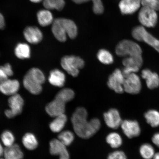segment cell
<instances>
[{"label": "cell", "mask_w": 159, "mask_h": 159, "mask_svg": "<svg viewBox=\"0 0 159 159\" xmlns=\"http://www.w3.org/2000/svg\"><path fill=\"white\" fill-rule=\"evenodd\" d=\"M87 112L83 107H79L75 110L71 118L73 128L75 134L80 138L88 139L98 132L101 127L100 120L93 118L87 120Z\"/></svg>", "instance_id": "obj_1"}, {"label": "cell", "mask_w": 159, "mask_h": 159, "mask_svg": "<svg viewBox=\"0 0 159 159\" xmlns=\"http://www.w3.org/2000/svg\"><path fill=\"white\" fill-rule=\"evenodd\" d=\"M116 53L119 57H143L140 46L130 40L125 39L119 43L116 47Z\"/></svg>", "instance_id": "obj_4"}, {"label": "cell", "mask_w": 159, "mask_h": 159, "mask_svg": "<svg viewBox=\"0 0 159 159\" xmlns=\"http://www.w3.org/2000/svg\"><path fill=\"white\" fill-rule=\"evenodd\" d=\"M23 144L28 150H35L38 146V142L35 135L30 133H27L22 139Z\"/></svg>", "instance_id": "obj_26"}, {"label": "cell", "mask_w": 159, "mask_h": 159, "mask_svg": "<svg viewBox=\"0 0 159 159\" xmlns=\"http://www.w3.org/2000/svg\"><path fill=\"white\" fill-rule=\"evenodd\" d=\"M61 65L62 68L73 77H77L80 69L83 68L84 62L83 59L75 56H66L61 59Z\"/></svg>", "instance_id": "obj_6"}, {"label": "cell", "mask_w": 159, "mask_h": 159, "mask_svg": "<svg viewBox=\"0 0 159 159\" xmlns=\"http://www.w3.org/2000/svg\"><path fill=\"white\" fill-rule=\"evenodd\" d=\"M142 0H121L119 7L123 15H132L140 9Z\"/></svg>", "instance_id": "obj_15"}, {"label": "cell", "mask_w": 159, "mask_h": 159, "mask_svg": "<svg viewBox=\"0 0 159 159\" xmlns=\"http://www.w3.org/2000/svg\"><path fill=\"white\" fill-rule=\"evenodd\" d=\"M107 143L111 148H118L122 144V139L120 135L116 132H112L109 134L106 138Z\"/></svg>", "instance_id": "obj_29"}, {"label": "cell", "mask_w": 159, "mask_h": 159, "mask_svg": "<svg viewBox=\"0 0 159 159\" xmlns=\"http://www.w3.org/2000/svg\"><path fill=\"white\" fill-rule=\"evenodd\" d=\"M139 152L141 157L144 159H152L156 153L153 146L148 143L141 145Z\"/></svg>", "instance_id": "obj_27"}, {"label": "cell", "mask_w": 159, "mask_h": 159, "mask_svg": "<svg viewBox=\"0 0 159 159\" xmlns=\"http://www.w3.org/2000/svg\"><path fill=\"white\" fill-rule=\"evenodd\" d=\"M152 159H159V152L156 153Z\"/></svg>", "instance_id": "obj_44"}, {"label": "cell", "mask_w": 159, "mask_h": 159, "mask_svg": "<svg viewBox=\"0 0 159 159\" xmlns=\"http://www.w3.org/2000/svg\"><path fill=\"white\" fill-rule=\"evenodd\" d=\"M8 104L10 108L5 111V115L8 118H13L21 113L24 101L21 95L17 93L10 97Z\"/></svg>", "instance_id": "obj_8"}, {"label": "cell", "mask_w": 159, "mask_h": 159, "mask_svg": "<svg viewBox=\"0 0 159 159\" xmlns=\"http://www.w3.org/2000/svg\"><path fill=\"white\" fill-rule=\"evenodd\" d=\"M138 19L141 25L145 28H154L158 23V14L155 10L142 7L139 12Z\"/></svg>", "instance_id": "obj_7"}, {"label": "cell", "mask_w": 159, "mask_h": 159, "mask_svg": "<svg viewBox=\"0 0 159 159\" xmlns=\"http://www.w3.org/2000/svg\"><path fill=\"white\" fill-rule=\"evenodd\" d=\"M143 57H126L123 59L122 63L125 67L134 66L141 68L143 64Z\"/></svg>", "instance_id": "obj_32"}, {"label": "cell", "mask_w": 159, "mask_h": 159, "mask_svg": "<svg viewBox=\"0 0 159 159\" xmlns=\"http://www.w3.org/2000/svg\"><path fill=\"white\" fill-rule=\"evenodd\" d=\"M125 77L122 71L117 69L109 77L108 85L115 92L122 94L124 92V85Z\"/></svg>", "instance_id": "obj_10"}, {"label": "cell", "mask_w": 159, "mask_h": 159, "mask_svg": "<svg viewBox=\"0 0 159 159\" xmlns=\"http://www.w3.org/2000/svg\"><path fill=\"white\" fill-rule=\"evenodd\" d=\"M50 152L53 156H59V159H70V156L66 146L58 139L52 140L49 144Z\"/></svg>", "instance_id": "obj_13"}, {"label": "cell", "mask_w": 159, "mask_h": 159, "mask_svg": "<svg viewBox=\"0 0 159 159\" xmlns=\"http://www.w3.org/2000/svg\"><path fill=\"white\" fill-rule=\"evenodd\" d=\"M152 140L153 143L159 148V132L156 133L153 135Z\"/></svg>", "instance_id": "obj_39"}, {"label": "cell", "mask_w": 159, "mask_h": 159, "mask_svg": "<svg viewBox=\"0 0 159 159\" xmlns=\"http://www.w3.org/2000/svg\"><path fill=\"white\" fill-rule=\"evenodd\" d=\"M72 1L75 3L80 4L86 2L90 1V0H72Z\"/></svg>", "instance_id": "obj_41"}, {"label": "cell", "mask_w": 159, "mask_h": 159, "mask_svg": "<svg viewBox=\"0 0 159 159\" xmlns=\"http://www.w3.org/2000/svg\"><path fill=\"white\" fill-rule=\"evenodd\" d=\"M74 97L75 93L72 89H62L57 93L54 99L46 106L45 111L50 116L54 118L65 114L66 104L72 100Z\"/></svg>", "instance_id": "obj_2"}, {"label": "cell", "mask_w": 159, "mask_h": 159, "mask_svg": "<svg viewBox=\"0 0 159 159\" xmlns=\"http://www.w3.org/2000/svg\"><path fill=\"white\" fill-rule=\"evenodd\" d=\"M141 76L146 81V86L150 89H154L159 86V75L156 72L149 69H145L142 71Z\"/></svg>", "instance_id": "obj_17"}, {"label": "cell", "mask_w": 159, "mask_h": 159, "mask_svg": "<svg viewBox=\"0 0 159 159\" xmlns=\"http://www.w3.org/2000/svg\"><path fill=\"white\" fill-rule=\"evenodd\" d=\"M5 27V21L4 17L0 13V29H3Z\"/></svg>", "instance_id": "obj_40"}, {"label": "cell", "mask_w": 159, "mask_h": 159, "mask_svg": "<svg viewBox=\"0 0 159 159\" xmlns=\"http://www.w3.org/2000/svg\"><path fill=\"white\" fill-rule=\"evenodd\" d=\"M125 92L131 94H139L142 89L141 79L136 73H132L125 77L124 85Z\"/></svg>", "instance_id": "obj_9"}, {"label": "cell", "mask_w": 159, "mask_h": 159, "mask_svg": "<svg viewBox=\"0 0 159 159\" xmlns=\"http://www.w3.org/2000/svg\"><path fill=\"white\" fill-rule=\"evenodd\" d=\"M52 32L56 39L61 42L67 39V34L61 22V18L55 19L52 24Z\"/></svg>", "instance_id": "obj_18"}, {"label": "cell", "mask_w": 159, "mask_h": 159, "mask_svg": "<svg viewBox=\"0 0 159 159\" xmlns=\"http://www.w3.org/2000/svg\"><path fill=\"white\" fill-rule=\"evenodd\" d=\"M45 80L42 71L34 67L27 71L24 77L23 84L25 88L31 94L39 95L42 91V85Z\"/></svg>", "instance_id": "obj_3"}, {"label": "cell", "mask_w": 159, "mask_h": 159, "mask_svg": "<svg viewBox=\"0 0 159 159\" xmlns=\"http://www.w3.org/2000/svg\"><path fill=\"white\" fill-rule=\"evenodd\" d=\"M37 16L39 25L43 27L52 24L54 20L52 13L50 10L46 9L40 10Z\"/></svg>", "instance_id": "obj_20"}, {"label": "cell", "mask_w": 159, "mask_h": 159, "mask_svg": "<svg viewBox=\"0 0 159 159\" xmlns=\"http://www.w3.org/2000/svg\"><path fill=\"white\" fill-rule=\"evenodd\" d=\"M20 86L19 81L17 80L8 79L0 82V92L5 95L11 96L17 94Z\"/></svg>", "instance_id": "obj_16"}, {"label": "cell", "mask_w": 159, "mask_h": 159, "mask_svg": "<svg viewBox=\"0 0 159 159\" xmlns=\"http://www.w3.org/2000/svg\"><path fill=\"white\" fill-rule=\"evenodd\" d=\"M97 57L99 61L105 65L112 64L114 61L113 56L106 49L100 50L97 53Z\"/></svg>", "instance_id": "obj_30"}, {"label": "cell", "mask_w": 159, "mask_h": 159, "mask_svg": "<svg viewBox=\"0 0 159 159\" xmlns=\"http://www.w3.org/2000/svg\"><path fill=\"white\" fill-rule=\"evenodd\" d=\"M65 4L64 0H43V5L45 9L57 10L61 11L64 8Z\"/></svg>", "instance_id": "obj_28"}, {"label": "cell", "mask_w": 159, "mask_h": 159, "mask_svg": "<svg viewBox=\"0 0 159 159\" xmlns=\"http://www.w3.org/2000/svg\"><path fill=\"white\" fill-rule=\"evenodd\" d=\"M108 159H127L126 154L121 151H116L109 155Z\"/></svg>", "instance_id": "obj_37"}, {"label": "cell", "mask_w": 159, "mask_h": 159, "mask_svg": "<svg viewBox=\"0 0 159 159\" xmlns=\"http://www.w3.org/2000/svg\"><path fill=\"white\" fill-rule=\"evenodd\" d=\"M142 6L159 11V0H142Z\"/></svg>", "instance_id": "obj_35"}, {"label": "cell", "mask_w": 159, "mask_h": 159, "mask_svg": "<svg viewBox=\"0 0 159 159\" xmlns=\"http://www.w3.org/2000/svg\"><path fill=\"white\" fill-rule=\"evenodd\" d=\"M123 132L129 138L138 137L141 134V128L138 121L126 120L123 121L121 125Z\"/></svg>", "instance_id": "obj_11"}, {"label": "cell", "mask_w": 159, "mask_h": 159, "mask_svg": "<svg viewBox=\"0 0 159 159\" xmlns=\"http://www.w3.org/2000/svg\"><path fill=\"white\" fill-rule=\"evenodd\" d=\"M75 136L72 132L69 130L63 131L60 133L58 139L65 146L70 145L74 141Z\"/></svg>", "instance_id": "obj_31"}, {"label": "cell", "mask_w": 159, "mask_h": 159, "mask_svg": "<svg viewBox=\"0 0 159 159\" xmlns=\"http://www.w3.org/2000/svg\"><path fill=\"white\" fill-rule=\"evenodd\" d=\"M5 149H4L2 146L1 143H0V157L4 154Z\"/></svg>", "instance_id": "obj_42"}, {"label": "cell", "mask_w": 159, "mask_h": 159, "mask_svg": "<svg viewBox=\"0 0 159 159\" xmlns=\"http://www.w3.org/2000/svg\"><path fill=\"white\" fill-rule=\"evenodd\" d=\"M67 121V117L65 114L56 117L50 124V129L53 132H60L64 128Z\"/></svg>", "instance_id": "obj_22"}, {"label": "cell", "mask_w": 159, "mask_h": 159, "mask_svg": "<svg viewBox=\"0 0 159 159\" xmlns=\"http://www.w3.org/2000/svg\"><path fill=\"white\" fill-rule=\"evenodd\" d=\"M15 53L16 57L20 59H28L30 57V48L26 43H19L15 47Z\"/></svg>", "instance_id": "obj_23"}, {"label": "cell", "mask_w": 159, "mask_h": 159, "mask_svg": "<svg viewBox=\"0 0 159 159\" xmlns=\"http://www.w3.org/2000/svg\"><path fill=\"white\" fill-rule=\"evenodd\" d=\"M1 139L3 143L7 148L14 144L15 136L9 130H5L2 133L1 135Z\"/></svg>", "instance_id": "obj_34"}, {"label": "cell", "mask_w": 159, "mask_h": 159, "mask_svg": "<svg viewBox=\"0 0 159 159\" xmlns=\"http://www.w3.org/2000/svg\"><path fill=\"white\" fill-rule=\"evenodd\" d=\"M4 155L5 159H23L24 156L22 151L17 144L6 148Z\"/></svg>", "instance_id": "obj_21"}, {"label": "cell", "mask_w": 159, "mask_h": 159, "mask_svg": "<svg viewBox=\"0 0 159 159\" xmlns=\"http://www.w3.org/2000/svg\"><path fill=\"white\" fill-rule=\"evenodd\" d=\"M23 35L26 40L31 44H37L43 39L42 32L36 26H30L26 27L24 30Z\"/></svg>", "instance_id": "obj_12"}, {"label": "cell", "mask_w": 159, "mask_h": 159, "mask_svg": "<svg viewBox=\"0 0 159 159\" xmlns=\"http://www.w3.org/2000/svg\"><path fill=\"white\" fill-rule=\"evenodd\" d=\"M29 1L34 3H39L43 1V0H29Z\"/></svg>", "instance_id": "obj_43"}, {"label": "cell", "mask_w": 159, "mask_h": 159, "mask_svg": "<svg viewBox=\"0 0 159 159\" xmlns=\"http://www.w3.org/2000/svg\"><path fill=\"white\" fill-rule=\"evenodd\" d=\"M13 72L11 65L6 63L3 66H0V82L9 79L12 76Z\"/></svg>", "instance_id": "obj_33"}, {"label": "cell", "mask_w": 159, "mask_h": 159, "mask_svg": "<svg viewBox=\"0 0 159 159\" xmlns=\"http://www.w3.org/2000/svg\"><path fill=\"white\" fill-rule=\"evenodd\" d=\"M104 117L107 126L112 129L118 128L121 126L123 121L119 111L115 109H111L105 113Z\"/></svg>", "instance_id": "obj_14"}, {"label": "cell", "mask_w": 159, "mask_h": 159, "mask_svg": "<svg viewBox=\"0 0 159 159\" xmlns=\"http://www.w3.org/2000/svg\"><path fill=\"white\" fill-rule=\"evenodd\" d=\"M65 80L66 77L64 73L59 70L53 69L50 73L48 81L53 86L62 87L64 86Z\"/></svg>", "instance_id": "obj_19"}, {"label": "cell", "mask_w": 159, "mask_h": 159, "mask_svg": "<svg viewBox=\"0 0 159 159\" xmlns=\"http://www.w3.org/2000/svg\"><path fill=\"white\" fill-rule=\"evenodd\" d=\"M132 37L136 40L143 42L154 48L159 53V40L147 30L142 25H139L133 29Z\"/></svg>", "instance_id": "obj_5"}, {"label": "cell", "mask_w": 159, "mask_h": 159, "mask_svg": "<svg viewBox=\"0 0 159 159\" xmlns=\"http://www.w3.org/2000/svg\"><path fill=\"white\" fill-rule=\"evenodd\" d=\"M140 68L137 67L127 66L125 67L122 72L125 77L132 73H136L139 71Z\"/></svg>", "instance_id": "obj_38"}, {"label": "cell", "mask_w": 159, "mask_h": 159, "mask_svg": "<svg viewBox=\"0 0 159 159\" xmlns=\"http://www.w3.org/2000/svg\"><path fill=\"white\" fill-rule=\"evenodd\" d=\"M61 20L67 35L71 39H75L77 34V29L74 21L62 18H61Z\"/></svg>", "instance_id": "obj_24"}, {"label": "cell", "mask_w": 159, "mask_h": 159, "mask_svg": "<svg viewBox=\"0 0 159 159\" xmlns=\"http://www.w3.org/2000/svg\"><path fill=\"white\" fill-rule=\"evenodd\" d=\"M145 119L148 124L152 128L159 126V112L154 109H150L145 112Z\"/></svg>", "instance_id": "obj_25"}, {"label": "cell", "mask_w": 159, "mask_h": 159, "mask_svg": "<svg viewBox=\"0 0 159 159\" xmlns=\"http://www.w3.org/2000/svg\"><path fill=\"white\" fill-rule=\"evenodd\" d=\"M0 159H4L0 158Z\"/></svg>", "instance_id": "obj_45"}, {"label": "cell", "mask_w": 159, "mask_h": 159, "mask_svg": "<svg viewBox=\"0 0 159 159\" xmlns=\"http://www.w3.org/2000/svg\"><path fill=\"white\" fill-rule=\"evenodd\" d=\"M93 3V11L97 15H101L104 11V7L101 0H91Z\"/></svg>", "instance_id": "obj_36"}]
</instances>
